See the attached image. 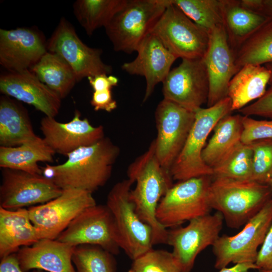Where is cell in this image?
Returning a JSON list of instances; mask_svg holds the SVG:
<instances>
[{
  "mask_svg": "<svg viewBox=\"0 0 272 272\" xmlns=\"http://www.w3.org/2000/svg\"><path fill=\"white\" fill-rule=\"evenodd\" d=\"M119 153V148L104 137L69 153L62 164L41 167L42 175L61 189H82L92 193L108 181Z\"/></svg>",
  "mask_w": 272,
  "mask_h": 272,
  "instance_id": "6da1fadb",
  "label": "cell"
},
{
  "mask_svg": "<svg viewBox=\"0 0 272 272\" xmlns=\"http://www.w3.org/2000/svg\"><path fill=\"white\" fill-rule=\"evenodd\" d=\"M127 173L128 179L135 182L130 192V199L139 218L153 230V245L167 244L168 230L158 222L156 213L160 201L173 185V178L159 162L154 141L129 165Z\"/></svg>",
  "mask_w": 272,
  "mask_h": 272,
  "instance_id": "7a4b0ae2",
  "label": "cell"
},
{
  "mask_svg": "<svg viewBox=\"0 0 272 272\" xmlns=\"http://www.w3.org/2000/svg\"><path fill=\"white\" fill-rule=\"evenodd\" d=\"M212 209L222 214L227 226H244L272 199V187L253 180L213 177L209 190Z\"/></svg>",
  "mask_w": 272,
  "mask_h": 272,
  "instance_id": "3957f363",
  "label": "cell"
},
{
  "mask_svg": "<svg viewBox=\"0 0 272 272\" xmlns=\"http://www.w3.org/2000/svg\"><path fill=\"white\" fill-rule=\"evenodd\" d=\"M232 112L227 97L207 108L195 111V119L185 143L170 169L173 180L183 181L202 176H213L212 169L202 158L207 140L218 122Z\"/></svg>",
  "mask_w": 272,
  "mask_h": 272,
  "instance_id": "277c9868",
  "label": "cell"
},
{
  "mask_svg": "<svg viewBox=\"0 0 272 272\" xmlns=\"http://www.w3.org/2000/svg\"><path fill=\"white\" fill-rule=\"evenodd\" d=\"M168 0H126L104 27L116 51L131 53L151 33Z\"/></svg>",
  "mask_w": 272,
  "mask_h": 272,
  "instance_id": "5b68a950",
  "label": "cell"
},
{
  "mask_svg": "<svg viewBox=\"0 0 272 272\" xmlns=\"http://www.w3.org/2000/svg\"><path fill=\"white\" fill-rule=\"evenodd\" d=\"M129 179L116 183L108 194L106 206L113 218L117 242L132 260L153 248L152 228L139 218L130 197Z\"/></svg>",
  "mask_w": 272,
  "mask_h": 272,
  "instance_id": "8992f818",
  "label": "cell"
},
{
  "mask_svg": "<svg viewBox=\"0 0 272 272\" xmlns=\"http://www.w3.org/2000/svg\"><path fill=\"white\" fill-rule=\"evenodd\" d=\"M213 176H202L178 181L160 201L156 216L165 228L210 214L209 190Z\"/></svg>",
  "mask_w": 272,
  "mask_h": 272,
  "instance_id": "52a82bcc",
  "label": "cell"
},
{
  "mask_svg": "<svg viewBox=\"0 0 272 272\" xmlns=\"http://www.w3.org/2000/svg\"><path fill=\"white\" fill-rule=\"evenodd\" d=\"M177 58H202L208 48L210 33L168 0V4L151 32Z\"/></svg>",
  "mask_w": 272,
  "mask_h": 272,
  "instance_id": "ba28073f",
  "label": "cell"
},
{
  "mask_svg": "<svg viewBox=\"0 0 272 272\" xmlns=\"http://www.w3.org/2000/svg\"><path fill=\"white\" fill-rule=\"evenodd\" d=\"M272 224V199L234 236H219L212 245L215 267L221 269L231 263H255L258 247Z\"/></svg>",
  "mask_w": 272,
  "mask_h": 272,
  "instance_id": "9c48e42d",
  "label": "cell"
},
{
  "mask_svg": "<svg viewBox=\"0 0 272 272\" xmlns=\"http://www.w3.org/2000/svg\"><path fill=\"white\" fill-rule=\"evenodd\" d=\"M96 204L92 193L68 188L56 198L28 210L41 238L55 240L82 211Z\"/></svg>",
  "mask_w": 272,
  "mask_h": 272,
  "instance_id": "30bf717a",
  "label": "cell"
},
{
  "mask_svg": "<svg viewBox=\"0 0 272 272\" xmlns=\"http://www.w3.org/2000/svg\"><path fill=\"white\" fill-rule=\"evenodd\" d=\"M155 153L161 166L170 169L181 152L195 119V112L163 99L155 111Z\"/></svg>",
  "mask_w": 272,
  "mask_h": 272,
  "instance_id": "8fae6325",
  "label": "cell"
},
{
  "mask_svg": "<svg viewBox=\"0 0 272 272\" xmlns=\"http://www.w3.org/2000/svg\"><path fill=\"white\" fill-rule=\"evenodd\" d=\"M48 51L63 59L74 72L78 82L85 77L110 75L112 66L102 60V50L84 43L72 24L62 18L46 42Z\"/></svg>",
  "mask_w": 272,
  "mask_h": 272,
  "instance_id": "7c38bea8",
  "label": "cell"
},
{
  "mask_svg": "<svg viewBox=\"0 0 272 272\" xmlns=\"http://www.w3.org/2000/svg\"><path fill=\"white\" fill-rule=\"evenodd\" d=\"M223 221L222 214L217 211L191 220L185 227L168 230L167 244L172 247V253L183 272H190L197 255L215 243Z\"/></svg>",
  "mask_w": 272,
  "mask_h": 272,
  "instance_id": "4fadbf2b",
  "label": "cell"
},
{
  "mask_svg": "<svg viewBox=\"0 0 272 272\" xmlns=\"http://www.w3.org/2000/svg\"><path fill=\"white\" fill-rule=\"evenodd\" d=\"M0 207L16 210L46 203L58 196L62 189L43 175L2 168Z\"/></svg>",
  "mask_w": 272,
  "mask_h": 272,
  "instance_id": "5bb4252c",
  "label": "cell"
},
{
  "mask_svg": "<svg viewBox=\"0 0 272 272\" xmlns=\"http://www.w3.org/2000/svg\"><path fill=\"white\" fill-rule=\"evenodd\" d=\"M164 99L195 112L207 103L209 83L202 58L182 59L162 82Z\"/></svg>",
  "mask_w": 272,
  "mask_h": 272,
  "instance_id": "9a60e30c",
  "label": "cell"
},
{
  "mask_svg": "<svg viewBox=\"0 0 272 272\" xmlns=\"http://www.w3.org/2000/svg\"><path fill=\"white\" fill-rule=\"evenodd\" d=\"M74 246H101L113 255L119 253L112 215L106 205H95L82 211L56 238Z\"/></svg>",
  "mask_w": 272,
  "mask_h": 272,
  "instance_id": "2e32d148",
  "label": "cell"
},
{
  "mask_svg": "<svg viewBox=\"0 0 272 272\" xmlns=\"http://www.w3.org/2000/svg\"><path fill=\"white\" fill-rule=\"evenodd\" d=\"M209 33L208 48L202 58L209 83L207 107L227 97L229 83L239 71L224 26L214 28Z\"/></svg>",
  "mask_w": 272,
  "mask_h": 272,
  "instance_id": "e0dca14e",
  "label": "cell"
},
{
  "mask_svg": "<svg viewBox=\"0 0 272 272\" xmlns=\"http://www.w3.org/2000/svg\"><path fill=\"white\" fill-rule=\"evenodd\" d=\"M43 139L55 152L67 156L77 149L92 145L104 138V127L94 126L86 118H81L76 110L69 122H60L45 116L40 121Z\"/></svg>",
  "mask_w": 272,
  "mask_h": 272,
  "instance_id": "ac0fdd59",
  "label": "cell"
},
{
  "mask_svg": "<svg viewBox=\"0 0 272 272\" xmlns=\"http://www.w3.org/2000/svg\"><path fill=\"white\" fill-rule=\"evenodd\" d=\"M47 51L46 43L36 30L0 29V63L9 72L30 71Z\"/></svg>",
  "mask_w": 272,
  "mask_h": 272,
  "instance_id": "d6986e66",
  "label": "cell"
},
{
  "mask_svg": "<svg viewBox=\"0 0 272 272\" xmlns=\"http://www.w3.org/2000/svg\"><path fill=\"white\" fill-rule=\"evenodd\" d=\"M137 52L136 57L124 63L121 69L129 75L145 77L146 88L144 102L152 94L156 86L164 81L177 58L151 33L143 40Z\"/></svg>",
  "mask_w": 272,
  "mask_h": 272,
  "instance_id": "ffe728a7",
  "label": "cell"
},
{
  "mask_svg": "<svg viewBox=\"0 0 272 272\" xmlns=\"http://www.w3.org/2000/svg\"><path fill=\"white\" fill-rule=\"evenodd\" d=\"M0 91L4 95L32 105L49 117H54L61 105L59 96L30 71L1 75Z\"/></svg>",
  "mask_w": 272,
  "mask_h": 272,
  "instance_id": "44dd1931",
  "label": "cell"
},
{
  "mask_svg": "<svg viewBox=\"0 0 272 272\" xmlns=\"http://www.w3.org/2000/svg\"><path fill=\"white\" fill-rule=\"evenodd\" d=\"M75 246L56 239H42L16 253L21 269L26 272H77L72 261Z\"/></svg>",
  "mask_w": 272,
  "mask_h": 272,
  "instance_id": "7402d4cb",
  "label": "cell"
},
{
  "mask_svg": "<svg viewBox=\"0 0 272 272\" xmlns=\"http://www.w3.org/2000/svg\"><path fill=\"white\" fill-rule=\"evenodd\" d=\"M40 239V233L32 223L28 209L9 210L0 207L1 259Z\"/></svg>",
  "mask_w": 272,
  "mask_h": 272,
  "instance_id": "603a6c76",
  "label": "cell"
},
{
  "mask_svg": "<svg viewBox=\"0 0 272 272\" xmlns=\"http://www.w3.org/2000/svg\"><path fill=\"white\" fill-rule=\"evenodd\" d=\"M242 118L241 114H229L215 126L201 155L205 163L212 170L222 164L242 143Z\"/></svg>",
  "mask_w": 272,
  "mask_h": 272,
  "instance_id": "cb8c5ba5",
  "label": "cell"
},
{
  "mask_svg": "<svg viewBox=\"0 0 272 272\" xmlns=\"http://www.w3.org/2000/svg\"><path fill=\"white\" fill-rule=\"evenodd\" d=\"M265 66L247 64L242 66L231 80L227 97L231 102L232 111L240 110L265 92L270 78Z\"/></svg>",
  "mask_w": 272,
  "mask_h": 272,
  "instance_id": "d4e9b609",
  "label": "cell"
},
{
  "mask_svg": "<svg viewBox=\"0 0 272 272\" xmlns=\"http://www.w3.org/2000/svg\"><path fill=\"white\" fill-rule=\"evenodd\" d=\"M27 110L16 100L3 95L0 98V145L20 146L35 138Z\"/></svg>",
  "mask_w": 272,
  "mask_h": 272,
  "instance_id": "484cf974",
  "label": "cell"
},
{
  "mask_svg": "<svg viewBox=\"0 0 272 272\" xmlns=\"http://www.w3.org/2000/svg\"><path fill=\"white\" fill-rule=\"evenodd\" d=\"M55 153L43 138L37 136L20 146H1L0 167L42 175L38 163L53 162Z\"/></svg>",
  "mask_w": 272,
  "mask_h": 272,
  "instance_id": "4316f807",
  "label": "cell"
},
{
  "mask_svg": "<svg viewBox=\"0 0 272 272\" xmlns=\"http://www.w3.org/2000/svg\"><path fill=\"white\" fill-rule=\"evenodd\" d=\"M269 18L244 7L240 1L223 0L224 27L234 52Z\"/></svg>",
  "mask_w": 272,
  "mask_h": 272,
  "instance_id": "83f0119b",
  "label": "cell"
},
{
  "mask_svg": "<svg viewBox=\"0 0 272 272\" xmlns=\"http://www.w3.org/2000/svg\"><path fill=\"white\" fill-rule=\"evenodd\" d=\"M30 71L61 99L78 82L70 65L57 54L48 51Z\"/></svg>",
  "mask_w": 272,
  "mask_h": 272,
  "instance_id": "f1b7e54d",
  "label": "cell"
},
{
  "mask_svg": "<svg viewBox=\"0 0 272 272\" xmlns=\"http://www.w3.org/2000/svg\"><path fill=\"white\" fill-rule=\"evenodd\" d=\"M235 63L240 70L247 64L272 63V18H269L235 51Z\"/></svg>",
  "mask_w": 272,
  "mask_h": 272,
  "instance_id": "f546056e",
  "label": "cell"
},
{
  "mask_svg": "<svg viewBox=\"0 0 272 272\" xmlns=\"http://www.w3.org/2000/svg\"><path fill=\"white\" fill-rule=\"evenodd\" d=\"M126 0H78L74 15L87 34L91 36L98 28L105 27L123 7Z\"/></svg>",
  "mask_w": 272,
  "mask_h": 272,
  "instance_id": "4dcf8cb0",
  "label": "cell"
},
{
  "mask_svg": "<svg viewBox=\"0 0 272 272\" xmlns=\"http://www.w3.org/2000/svg\"><path fill=\"white\" fill-rule=\"evenodd\" d=\"M186 16L209 31L224 26L223 0H170Z\"/></svg>",
  "mask_w": 272,
  "mask_h": 272,
  "instance_id": "1f68e13d",
  "label": "cell"
},
{
  "mask_svg": "<svg viewBox=\"0 0 272 272\" xmlns=\"http://www.w3.org/2000/svg\"><path fill=\"white\" fill-rule=\"evenodd\" d=\"M114 255L101 246L82 244L75 247L72 261L77 272H116Z\"/></svg>",
  "mask_w": 272,
  "mask_h": 272,
  "instance_id": "d6a6232c",
  "label": "cell"
},
{
  "mask_svg": "<svg viewBox=\"0 0 272 272\" xmlns=\"http://www.w3.org/2000/svg\"><path fill=\"white\" fill-rule=\"evenodd\" d=\"M213 177L238 180H251L252 151L242 143L220 165L213 169Z\"/></svg>",
  "mask_w": 272,
  "mask_h": 272,
  "instance_id": "836d02e7",
  "label": "cell"
},
{
  "mask_svg": "<svg viewBox=\"0 0 272 272\" xmlns=\"http://www.w3.org/2000/svg\"><path fill=\"white\" fill-rule=\"evenodd\" d=\"M128 272H183L172 252L153 248L132 260Z\"/></svg>",
  "mask_w": 272,
  "mask_h": 272,
  "instance_id": "e575fe53",
  "label": "cell"
},
{
  "mask_svg": "<svg viewBox=\"0 0 272 272\" xmlns=\"http://www.w3.org/2000/svg\"><path fill=\"white\" fill-rule=\"evenodd\" d=\"M249 145L252 151L251 180L267 184L272 179V139L258 140Z\"/></svg>",
  "mask_w": 272,
  "mask_h": 272,
  "instance_id": "d590c367",
  "label": "cell"
},
{
  "mask_svg": "<svg viewBox=\"0 0 272 272\" xmlns=\"http://www.w3.org/2000/svg\"><path fill=\"white\" fill-rule=\"evenodd\" d=\"M242 121L243 143L249 144L258 140L272 139V120H256L242 115Z\"/></svg>",
  "mask_w": 272,
  "mask_h": 272,
  "instance_id": "8d00e7d4",
  "label": "cell"
},
{
  "mask_svg": "<svg viewBox=\"0 0 272 272\" xmlns=\"http://www.w3.org/2000/svg\"><path fill=\"white\" fill-rule=\"evenodd\" d=\"M239 112L244 116H258L272 118V86L253 103L242 108Z\"/></svg>",
  "mask_w": 272,
  "mask_h": 272,
  "instance_id": "74e56055",
  "label": "cell"
},
{
  "mask_svg": "<svg viewBox=\"0 0 272 272\" xmlns=\"http://www.w3.org/2000/svg\"><path fill=\"white\" fill-rule=\"evenodd\" d=\"M90 103L96 111L104 110L110 112L117 107L111 89L94 91Z\"/></svg>",
  "mask_w": 272,
  "mask_h": 272,
  "instance_id": "f35d334b",
  "label": "cell"
},
{
  "mask_svg": "<svg viewBox=\"0 0 272 272\" xmlns=\"http://www.w3.org/2000/svg\"><path fill=\"white\" fill-rule=\"evenodd\" d=\"M255 264L258 269H272V224L258 252Z\"/></svg>",
  "mask_w": 272,
  "mask_h": 272,
  "instance_id": "ab89813d",
  "label": "cell"
},
{
  "mask_svg": "<svg viewBox=\"0 0 272 272\" xmlns=\"http://www.w3.org/2000/svg\"><path fill=\"white\" fill-rule=\"evenodd\" d=\"M87 78L94 91L111 89L118 83V79L117 77L107 74H100Z\"/></svg>",
  "mask_w": 272,
  "mask_h": 272,
  "instance_id": "60d3db41",
  "label": "cell"
},
{
  "mask_svg": "<svg viewBox=\"0 0 272 272\" xmlns=\"http://www.w3.org/2000/svg\"><path fill=\"white\" fill-rule=\"evenodd\" d=\"M244 7L272 18V0H241Z\"/></svg>",
  "mask_w": 272,
  "mask_h": 272,
  "instance_id": "b9f144b4",
  "label": "cell"
},
{
  "mask_svg": "<svg viewBox=\"0 0 272 272\" xmlns=\"http://www.w3.org/2000/svg\"><path fill=\"white\" fill-rule=\"evenodd\" d=\"M0 272H26L23 270L17 258L16 253L1 259ZM31 272H37V270Z\"/></svg>",
  "mask_w": 272,
  "mask_h": 272,
  "instance_id": "7bdbcfd3",
  "label": "cell"
},
{
  "mask_svg": "<svg viewBox=\"0 0 272 272\" xmlns=\"http://www.w3.org/2000/svg\"><path fill=\"white\" fill-rule=\"evenodd\" d=\"M252 269H258V267L255 263H245L237 264L231 267H225L219 272H248Z\"/></svg>",
  "mask_w": 272,
  "mask_h": 272,
  "instance_id": "ee69618b",
  "label": "cell"
},
{
  "mask_svg": "<svg viewBox=\"0 0 272 272\" xmlns=\"http://www.w3.org/2000/svg\"><path fill=\"white\" fill-rule=\"evenodd\" d=\"M265 66L270 72L271 75H270V78L268 84H269L270 86H272V63L266 64Z\"/></svg>",
  "mask_w": 272,
  "mask_h": 272,
  "instance_id": "f6af8a7d",
  "label": "cell"
},
{
  "mask_svg": "<svg viewBox=\"0 0 272 272\" xmlns=\"http://www.w3.org/2000/svg\"><path fill=\"white\" fill-rule=\"evenodd\" d=\"M259 272H272V269H270V270H265V269H258Z\"/></svg>",
  "mask_w": 272,
  "mask_h": 272,
  "instance_id": "bcb514c9",
  "label": "cell"
},
{
  "mask_svg": "<svg viewBox=\"0 0 272 272\" xmlns=\"http://www.w3.org/2000/svg\"><path fill=\"white\" fill-rule=\"evenodd\" d=\"M267 184L272 187V179L270 180Z\"/></svg>",
  "mask_w": 272,
  "mask_h": 272,
  "instance_id": "7dc6e473",
  "label": "cell"
},
{
  "mask_svg": "<svg viewBox=\"0 0 272 272\" xmlns=\"http://www.w3.org/2000/svg\"><path fill=\"white\" fill-rule=\"evenodd\" d=\"M37 272H44V271L40 270H37Z\"/></svg>",
  "mask_w": 272,
  "mask_h": 272,
  "instance_id": "c3c4849f",
  "label": "cell"
}]
</instances>
